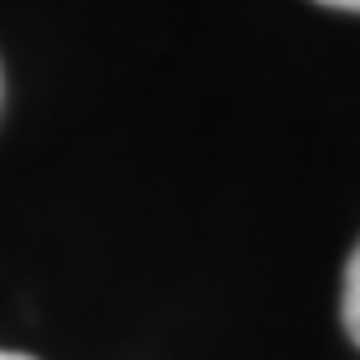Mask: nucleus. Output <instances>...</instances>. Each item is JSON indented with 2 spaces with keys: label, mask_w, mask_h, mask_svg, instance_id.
<instances>
[{
  "label": "nucleus",
  "mask_w": 360,
  "mask_h": 360,
  "mask_svg": "<svg viewBox=\"0 0 360 360\" xmlns=\"http://www.w3.org/2000/svg\"><path fill=\"white\" fill-rule=\"evenodd\" d=\"M317 5H330V9H352V13H360V0H317Z\"/></svg>",
  "instance_id": "obj_2"
},
{
  "label": "nucleus",
  "mask_w": 360,
  "mask_h": 360,
  "mask_svg": "<svg viewBox=\"0 0 360 360\" xmlns=\"http://www.w3.org/2000/svg\"><path fill=\"white\" fill-rule=\"evenodd\" d=\"M0 360H35V356H22V352H5V347H0Z\"/></svg>",
  "instance_id": "obj_3"
},
{
  "label": "nucleus",
  "mask_w": 360,
  "mask_h": 360,
  "mask_svg": "<svg viewBox=\"0 0 360 360\" xmlns=\"http://www.w3.org/2000/svg\"><path fill=\"white\" fill-rule=\"evenodd\" d=\"M343 326L352 334V343L360 347V243L347 256V274H343Z\"/></svg>",
  "instance_id": "obj_1"
}]
</instances>
